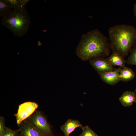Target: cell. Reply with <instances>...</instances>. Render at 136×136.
<instances>
[{"label":"cell","instance_id":"6da1fadb","mask_svg":"<svg viewBox=\"0 0 136 136\" xmlns=\"http://www.w3.org/2000/svg\"><path fill=\"white\" fill-rule=\"evenodd\" d=\"M111 48L108 38L97 29L83 35L76 51L82 60L86 61L110 55Z\"/></svg>","mask_w":136,"mask_h":136},{"label":"cell","instance_id":"7a4b0ae2","mask_svg":"<svg viewBox=\"0 0 136 136\" xmlns=\"http://www.w3.org/2000/svg\"><path fill=\"white\" fill-rule=\"evenodd\" d=\"M108 33L111 49L125 57L136 43V28L127 24L110 27Z\"/></svg>","mask_w":136,"mask_h":136},{"label":"cell","instance_id":"3957f363","mask_svg":"<svg viewBox=\"0 0 136 136\" xmlns=\"http://www.w3.org/2000/svg\"><path fill=\"white\" fill-rule=\"evenodd\" d=\"M1 23L16 36L21 37L27 32L30 18L25 7L13 9L2 17Z\"/></svg>","mask_w":136,"mask_h":136},{"label":"cell","instance_id":"277c9868","mask_svg":"<svg viewBox=\"0 0 136 136\" xmlns=\"http://www.w3.org/2000/svg\"><path fill=\"white\" fill-rule=\"evenodd\" d=\"M39 133L44 136H53L54 132L51 126L43 112L35 111L25 120Z\"/></svg>","mask_w":136,"mask_h":136},{"label":"cell","instance_id":"5b68a950","mask_svg":"<svg viewBox=\"0 0 136 136\" xmlns=\"http://www.w3.org/2000/svg\"><path fill=\"white\" fill-rule=\"evenodd\" d=\"M38 107L37 103L31 101L25 102L20 105L17 113L15 114L17 125L32 115Z\"/></svg>","mask_w":136,"mask_h":136},{"label":"cell","instance_id":"8992f818","mask_svg":"<svg viewBox=\"0 0 136 136\" xmlns=\"http://www.w3.org/2000/svg\"><path fill=\"white\" fill-rule=\"evenodd\" d=\"M89 60L91 65L99 74L113 71L115 69L107 58L98 57Z\"/></svg>","mask_w":136,"mask_h":136},{"label":"cell","instance_id":"52a82bcc","mask_svg":"<svg viewBox=\"0 0 136 136\" xmlns=\"http://www.w3.org/2000/svg\"><path fill=\"white\" fill-rule=\"evenodd\" d=\"M121 67L115 68L112 71L99 74L101 80L106 83L114 85L121 81L119 73Z\"/></svg>","mask_w":136,"mask_h":136},{"label":"cell","instance_id":"ba28073f","mask_svg":"<svg viewBox=\"0 0 136 136\" xmlns=\"http://www.w3.org/2000/svg\"><path fill=\"white\" fill-rule=\"evenodd\" d=\"M18 126L20 136H44L25 120Z\"/></svg>","mask_w":136,"mask_h":136},{"label":"cell","instance_id":"9c48e42d","mask_svg":"<svg viewBox=\"0 0 136 136\" xmlns=\"http://www.w3.org/2000/svg\"><path fill=\"white\" fill-rule=\"evenodd\" d=\"M83 127L82 125L78 120L69 119L61 126L60 129L64 136H70V134L74 131L76 128L79 127L82 128Z\"/></svg>","mask_w":136,"mask_h":136},{"label":"cell","instance_id":"30bf717a","mask_svg":"<svg viewBox=\"0 0 136 136\" xmlns=\"http://www.w3.org/2000/svg\"><path fill=\"white\" fill-rule=\"evenodd\" d=\"M136 96L134 92L126 91L124 92L119 98L121 104L124 107H128L131 106L135 102Z\"/></svg>","mask_w":136,"mask_h":136},{"label":"cell","instance_id":"8fae6325","mask_svg":"<svg viewBox=\"0 0 136 136\" xmlns=\"http://www.w3.org/2000/svg\"><path fill=\"white\" fill-rule=\"evenodd\" d=\"M107 59L113 66H117L123 68L125 66L126 60L124 57L116 52H113L111 54Z\"/></svg>","mask_w":136,"mask_h":136},{"label":"cell","instance_id":"7c38bea8","mask_svg":"<svg viewBox=\"0 0 136 136\" xmlns=\"http://www.w3.org/2000/svg\"><path fill=\"white\" fill-rule=\"evenodd\" d=\"M121 81L128 82L133 79L135 77V74L131 68L126 67L121 68L119 73Z\"/></svg>","mask_w":136,"mask_h":136},{"label":"cell","instance_id":"4fadbf2b","mask_svg":"<svg viewBox=\"0 0 136 136\" xmlns=\"http://www.w3.org/2000/svg\"><path fill=\"white\" fill-rule=\"evenodd\" d=\"M13 8L7 0H0V16L2 17L7 13Z\"/></svg>","mask_w":136,"mask_h":136},{"label":"cell","instance_id":"5bb4252c","mask_svg":"<svg viewBox=\"0 0 136 136\" xmlns=\"http://www.w3.org/2000/svg\"><path fill=\"white\" fill-rule=\"evenodd\" d=\"M130 53V55L126 60V63L128 64L136 65V43L133 46Z\"/></svg>","mask_w":136,"mask_h":136},{"label":"cell","instance_id":"9a60e30c","mask_svg":"<svg viewBox=\"0 0 136 136\" xmlns=\"http://www.w3.org/2000/svg\"><path fill=\"white\" fill-rule=\"evenodd\" d=\"M81 129L82 132L79 136H98L88 126L85 125Z\"/></svg>","mask_w":136,"mask_h":136},{"label":"cell","instance_id":"2e32d148","mask_svg":"<svg viewBox=\"0 0 136 136\" xmlns=\"http://www.w3.org/2000/svg\"><path fill=\"white\" fill-rule=\"evenodd\" d=\"M18 130H15L6 127L4 132L0 136H19Z\"/></svg>","mask_w":136,"mask_h":136},{"label":"cell","instance_id":"e0dca14e","mask_svg":"<svg viewBox=\"0 0 136 136\" xmlns=\"http://www.w3.org/2000/svg\"><path fill=\"white\" fill-rule=\"evenodd\" d=\"M13 9H17L21 7L20 0H7Z\"/></svg>","mask_w":136,"mask_h":136},{"label":"cell","instance_id":"ac0fdd59","mask_svg":"<svg viewBox=\"0 0 136 136\" xmlns=\"http://www.w3.org/2000/svg\"><path fill=\"white\" fill-rule=\"evenodd\" d=\"M6 127L5 126L4 118L1 116L0 117V135L4 132Z\"/></svg>","mask_w":136,"mask_h":136},{"label":"cell","instance_id":"d6986e66","mask_svg":"<svg viewBox=\"0 0 136 136\" xmlns=\"http://www.w3.org/2000/svg\"><path fill=\"white\" fill-rule=\"evenodd\" d=\"M30 0H20L21 5V7H25V6Z\"/></svg>","mask_w":136,"mask_h":136},{"label":"cell","instance_id":"ffe728a7","mask_svg":"<svg viewBox=\"0 0 136 136\" xmlns=\"http://www.w3.org/2000/svg\"><path fill=\"white\" fill-rule=\"evenodd\" d=\"M133 7L134 13V15L136 18V3L134 4Z\"/></svg>","mask_w":136,"mask_h":136},{"label":"cell","instance_id":"44dd1931","mask_svg":"<svg viewBox=\"0 0 136 136\" xmlns=\"http://www.w3.org/2000/svg\"><path fill=\"white\" fill-rule=\"evenodd\" d=\"M136 96V88L135 89V90H134V92Z\"/></svg>","mask_w":136,"mask_h":136},{"label":"cell","instance_id":"7402d4cb","mask_svg":"<svg viewBox=\"0 0 136 136\" xmlns=\"http://www.w3.org/2000/svg\"><path fill=\"white\" fill-rule=\"evenodd\" d=\"M135 102L136 103V99H135Z\"/></svg>","mask_w":136,"mask_h":136},{"label":"cell","instance_id":"603a6c76","mask_svg":"<svg viewBox=\"0 0 136 136\" xmlns=\"http://www.w3.org/2000/svg\"><path fill=\"white\" fill-rule=\"evenodd\" d=\"M19 136H20V135H19Z\"/></svg>","mask_w":136,"mask_h":136}]
</instances>
